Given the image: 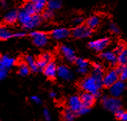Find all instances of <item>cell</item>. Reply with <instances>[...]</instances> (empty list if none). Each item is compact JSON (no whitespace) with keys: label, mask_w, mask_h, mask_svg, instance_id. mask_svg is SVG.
Here are the masks:
<instances>
[{"label":"cell","mask_w":127,"mask_h":121,"mask_svg":"<svg viewBox=\"0 0 127 121\" xmlns=\"http://www.w3.org/2000/svg\"><path fill=\"white\" fill-rule=\"evenodd\" d=\"M31 99L36 104H41V99L38 96H32L31 98Z\"/></svg>","instance_id":"ab89813d"},{"label":"cell","mask_w":127,"mask_h":121,"mask_svg":"<svg viewBox=\"0 0 127 121\" xmlns=\"http://www.w3.org/2000/svg\"><path fill=\"white\" fill-rule=\"evenodd\" d=\"M120 120H122V121H127V111H124L123 116H122V118H121Z\"/></svg>","instance_id":"b9f144b4"},{"label":"cell","mask_w":127,"mask_h":121,"mask_svg":"<svg viewBox=\"0 0 127 121\" xmlns=\"http://www.w3.org/2000/svg\"><path fill=\"white\" fill-rule=\"evenodd\" d=\"M75 63L78 67V68H87L89 66V63L87 60L83 58H76L75 60Z\"/></svg>","instance_id":"4dcf8cb0"},{"label":"cell","mask_w":127,"mask_h":121,"mask_svg":"<svg viewBox=\"0 0 127 121\" xmlns=\"http://www.w3.org/2000/svg\"><path fill=\"white\" fill-rule=\"evenodd\" d=\"M83 23H84V19H83V17H81V16H77V17H76L73 20V24L76 26L81 25Z\"/></svg>","instance_id":"836d02e7"},{"label":"cell","mask_w":127,"mask_h":121,"mask_svg":"<svg viewBox=\"0 0 127 121\" xmlns=\"http://www.w3.org/2000/svg\"><path fill=\"white\" fill-rule=\"evenodd\" d=\"M119 74V79L123 81L127 80V64L120 65L118 68H116Z\"/></svg>","instance_id":"4316f807"},{"label":"cell","mask_w":127,"mask_h":121,"mask_svg":"<svg viewBox=\"0 0 127 121\" xmlns=\"http://www.w3.org/2000/svg\"><path fill=\"white\" fill-rule=\"evenodd\" d=\"M72 36L74 38H86L90 37L92 34V29L87 25H79L76 26L71 32Z\"/></svg>","instance_id":"3957f363"},{"label":"cell","mask_w":127,"mask_h":121,"mask_svg":"<svg viewBox=\"0 0 127 121\" xmlns=\"http://www.w3.org/2000/svg\"><path fill=\"white\" fill-rule=\"evenodd\" d=\"M119 80V74L117 69H112L104 74L102 84L103 86L109 87Z\"/></svg>","instance_id":"277c9868"},{"label":"cell","mask_w":127,"mask_h":121,"mask_svg":"<svg viewBox=\"0 0 127 121\" xmlns=\"http://www.w3.org/2000/svg\"><path fill=\"white\" fill-rule=\"evenodd\" d=\"M76 113L73 111H72L70 109H66L63 113V120L64 121H73L75 120Z\"/></svg>","instance_id":"d4e9b609"},{"label":"cell","mask_w":127,"mask_h":121,"mask_svg":"<svg viewBox=\"0 0 127 121\" xmlns=\"http://www.w3.org/2000/svg\"><path fill=\"white\" fill-rule=\"evenodd\" d=\"M89 112H90V108L83 106V107L80 109V110L78 112V113H77V114H78V115H85V114H87V113H89Z\"/></svg>","instance_id":"e575fe53"},{"label":"cell","mask_w":127,"mask_h":121,"mask_svg":"<svg viewBox=\"0 0 127 121\" xmlns=\"http://www.w3.org/2000/svg\"><path fill=\"white\" fill-rule=\"evenodd\" d=\"M92 75L95 77V78L102 82L103 81V77H104V70H103V67L102 66L98 63H95L93 64V73Z\"/></svg>","instance_id":"ac0fdd59"},{"label":"cell","mask_w":127,"mask_h":121,"mask_svg":"<svg viewBox=\"0 0 127 121\" xmlns=\"http://www.w3.org/2000/svg\"><path fill=\"white\" fill-rule=\"evenodd\" d=\"M30 70H31L30 67H28V65H27L26 63H22L20 64L18 72L20 76L24 77V76L28 75L30 73Z\"/></svg>","instance_id":"f1b7e54d"},{"label":"cell","mask_w":127,"mask_h":121,"mask_svg":"<svg viewBox=\"0 0 127 121\" xmlns=\"http://www.w3.org/2000/svg\"><path fill=\"white\" fill-rule=\"evenodd\" d=\"M23 9H24L27 13H29L30 15H34L37 13V11L34 6V2H29L24 5V6L23 8Z\"/></svg>","instance_id":"f546056e"},{"label":"cell","mask_w":127,"mask_h":121,"mask_svg":"<svg viewBox=\"0 0 127 121\" xmlns=\"http://www.w3.org/2000/svg\"><path fill=\"white\" fill-rule=\"evenodd\" d=\"M18 13L16 10L13 9V10H10L9 12L5 15L4 16V20L8 24H14L15 22L18 20Z\"/></svg>","instance_id":"d6986e66"},{"label":"cell","mask_w":127,"mask_h":121,"mask_svg":"<svg viewBox=\"0 0 127 121\" xmlns=\"http://www.w3.org/2000/svg\"><path fill=\"white\" fill-rule=\"evenodd\" d=\"M101 102L104 109L114 113L122 107V102H121L119 98L113 96H104Z\"/></svg>","instance_id":"7a4b0ae2"},{"label":"cell","mask_w":127,"mask_h":121,"mask_svg":"<svg viewBox=\"0 0 127 121\" xmlns=\"http://www.w3.org/2000/svg\"><path fill=\"white\" fill-rule=\"evenodd\" d=\"M13 36L15 37H24L25 36V33L24 32H17L16 34H13Z\"/></svg>","instance_id":"7bdbcfd3"},{"label":"cell","mask_w":127,"mask_h":121,"mask_svg":"<svg viewBox=\"0 0 127 121\" xmlns=\"http://www.w3.org/2000/svg\"><path fill=\"white\" fill-rule=\"evenodd\" d=\"M7 70L5 69H0V80L4 79L7 75Z\"/></svg>","instance_id":"f35d334b"},{"label":"cell","mask_w":127,"mask_h":121,"mask_svg":"<svg viewBox=\"0 0 127 121\" xmlns=\"http://www.w3.org/2000/svg\"><path fill=\"white\" fill-rule=\"evenodd\" d=\"M41 22V16H39L38 14H34V15H32V18L31 20L30 21V23L27 24L25 27V29H33L34 27H37V26H39Z\"/></svg>","instance_id":"44dd1931"},{"label":"cell","mask_w":127,"mask_h":121,"mask_svg":"<svg viewBox=\"0 0 127 121\" xmlns=\"http://www.w3.org/2000/svg\"><path fill=\"white\" fill-rule=\"evenodd\" d=\"M15 64V59L7 55L0 58V69L9 70Z\"/></svg>","instance_id":"9a60e30c"},{"label":"cell","mask_w":127,"mask_h":121,"mask_svg":"<svg viewBox=\"0 0 127 121\" xmlns=\"http://www.w3.org/2000/svg\"><path fill=\"white\" fill-rule=\"evenodd\" d=\"M13 36V34L8 28L0 26V40H7Z\"/></svg>","instance_id":"cb8c5ba5"},{"label":"cell","mask_w":127,"mask_h":121,"mask_svg":"<svg viewBox=\"0 0 127 121\" xmlns=\"http://www.w3.org/2000/svg\"><path fill=\"white\" fill-rule=\"evenodd\" d=\"M124 111H125V110H123V109H119V110H117L116 112L115 113V117H116L117 119H119V120H121V118H122V116H123V114Z\"/></svg>","instance_id":"74e56055"},{"label":"cell","mask_w":127,"mask_h":121,"mask_svg":"<svg viewBox=\"0 0 127 121\" xmlns=\"http://www.w3.org/2000/svg\"><path fill=\"white\" fill-rule=\"evenodd\" d=\"M60 52L63 56L69 63H73L76 59L75 51L69 45H63L60 47Z\"/></svg>","instance_id":"ba28073f"},{"label":"cell","mask_w":127,"mask_h":121,"mask_svg":"<svg viewBox=\"0 0 127 121\" xmlns=\"http://www.w3.org/2000/svg\"><path fill=\"white\" fill-rule=\"evenodd\" d=\"M80 97L81 102H82L83 106H84L91 108L95 102L96 96L95 95L91 94L90 92L84 91V93H82Z\"/></svg>","instance_id":"4fadbf2b"},{"label":"cell","mask_w":127,"mask_h":121,"mask_svg":"<svg viewBox=\"0 0 127 121\" xmlns=\"http://www.w3.org/2000/svg\"><path fill=\"white\" fill-rule=\"evenodd\" d=\"M109 42L110 41L108 38H99V39L90 41L88 43V47L96 52H102L108 47Z\"/></svg>","instance_id":"8992f818"},{"label":"cell","mask_w":127,"mask_h":121,"mask_svg":"<svg viewBox=\"0 0 127 121\" xmlns=\"http://www.w3.org/2000/svg\"><path fill=\"white\" fill-rule=\"evenodd\" d=\"M53 16H54L53 11L48 9V10H45V12H44L42 15V18L45 20H50L53 17Z\"/></svg>","instance_id":"1f68e13d"},{"label":"cell","mask_w":127,"mask_h":121,"mask_svg":"<svg viewBox=\"0 0 127 121\" xmlns=\"http://www.w3.org/2000/svg\"><path fill=\"white\" fill-rule=\"evenodd\" d=\"M49 96H50L51 98H56V93L55 91H51L50 94H49Z\"/></svg>","instance_id":"f6af8a7d"},{"label":"cell","mask_w":127,"mask_h":121,"mask_svg":"<svg viewBox=\"0 0 127 121\" xmlns=\"http://www.w3.org/2000/svg\"><path fill=\"white\" fill-rule=\"evenodd\" d=\"M43 114H44V117H45V120L47 121H50L51 120V115H50V113L48 110L46 108L44 109V111H43Z\"/></svg>","instance_id":"8d00e7d4"},{"label":"cell","mask_w":127,"mask_h":121,"mask_svg":"<svg viewBox=\"0 0 127 121\" xmlns=\"http://www.w3.org/2000/svg\"><path fill=\"white\" fill-rule=\"evenodd\" d=\"M52 60V56L49 53H43L37 61L39 70H43L48 63Z\"/></svg>","instance_id":"2e32d148"},{"label":"cell","mask_w":127,"mask_h":121,"mask_svg":"<svg viewBox=\"0 0 127 121\" xmlns=\"http://www.w3.org/2000/svg\"><path fill=\"white\" fill-rule=\"evenodd\" d=\"M33 43L37 47H43L47 45L48 42V36L45 32L41 31H33L31 33Z\"/></svg>","instance_id":"5b68a950"},{"label":"cell","mask_w":127,"mask_h":121,"mask_svg":"<svg viewBox=\"0 0 127 121\" xmlns=\"http://www.w3.org/2000/svg\"><path fill=\"white\" fill-rule=\"evenodd\" d=\"M101 23V19L97 15H94L90 16L89 18L87 19L86 22V25L88 26L91 29H95L96 27H97Z\"/></svg>","instance_id":"ffe728a7"},{"label":"cell","mask_w":127,"mask_h":121,"mask_svg":"<svg viewBox=\"0 0 127 121\" xmlns=\"http://www.w3.org/2000/svg\"><path fill=\"white\" fill-rule=\"evenodd\" d=\"M57 76H59L60 78L64 81H71L73 80L74 77L73 71L65 65H61L58 67Z\"/></svg>","instance_id":"9c48e42d"},{"label":"cell","mask_w":127,"mask_h":121,"mask_svg":"<svg viewBox=\"0 0 127 121\" xmlns=\"http://www.w3.org/2000/svg\"><path fill=\"white\" fill-rule=\"evenodd\" d=\"M80 87L84 91L90 92L97 97L100 94V90L103 86L102 82L97 80L93 75L86 77L80 82Z\"/></svg>","instance_id":"6da1fadb"},{"label":"cell","mask_w":127,"mask_h":121,"mask_svg":"<svg viewBox=\"0 0 127 121\" xmlns=\"http://www.w3.org/2000/svg\"><path fill=\"white\" fill-rule=\"evenodd\" d=\"M71 34L70 31L65 27H59V28L54 29L51 32V36L56 40H63L67 38Z\"/></svg>","instance_id":"30bf717a"},{"label":"cell","mask_w":127,"mask_h":121,"mask_svg":"<svg viewBox=\"0 0 127 121\" xmlns=\"http://www.w3.org/2000/svg\"><path fill=\"white\" fill-rule=\"evenodd\" d=\"M31 18H32V15H30L29 13H27L23 9L18 13V20L20 23V24L23 25L24 28H25V27L30 23V21L31 20Z\"/></svg>","instance_id":"e0dca14e"},{"label":"cell","mask_w":127,"mask_h":121,"mask_svg":"<svg viewBox=\"0 0 127 121\" xmlns=\"http://www.w3.org/2000/svg\"><path fill=\"white\" fill-rule=\"evenodd\" d=\"M126 89V84L125 83V81L122 80H119L111 87H109V93L111 96L119 98L120 96H122Z\"/></svg>","instance_id":"52a82bcc"},{"label":"cell","mask_w":127,"mask_h":121,"mask_svg":"<svg viewBox=\"0 0 127 121\" xmlns=\"http://www.w3.org/2000/svg\"><path fill=\"white\" fill-rule=\"evenodd\" d=\"M25 62L28 65L31 70L34 71V72H37V71L39 70L37 67V63L32 56H27L25 57Z\"/></svg>","instance_id":"7402d4cb"},{"label":"cell","mask_w":127,"mask_h":121,"mask_svg":"<svg viewBox=\"0 0 127 121\" xmlns=\"http://www.w3.org/2000/svg\"><path fill=\"white\" fill-rule=\"evenodd\" d=\"M0 3H1L2 7H3V8H6L7 7V2H6V0H1Z\"/></svg>","instance_id":"ee69618b"},{"label":"cell","mask_w":127,"mask_h":121,"mask_svg":"<svg viewBox=\"0 0 127 121\" xmlns=\"http://www.w3.org/2000/svg\"><path fill=\"white\" fill-rule=\"evenodd\" d=\"M47 2H48L47 0H37V2H34L37 13L43 12L44 9L47 6Z\"/></svg>","instance_id":"83f0119b"},{"label":"cell","mask_w":127,"mask_h":121,"mask_svg":"<svg viewBox=\"0 0 127 121\" xmlns=\"http://www.w3.org/2000/svg\"><path fill=\"white\" fill-rule=\"evenodd\" d=\"M101 58L104 61H105L107 63H108L111 66H115L118 63L117 55L115 54V52H112V51L103 52L101 54Z\"/></svg>","instance_id":"5bb4252c"},{"label":"cell","mask_w":127,"mask_h":121,"mask_svg":"<svg viewBox=\"0 0 127 121\" xmlns=\"http://www.w3.org/2000/svg\"><path fill=\"white\" fill-rule=\"evenodd\" d=\"M125 48V46H124V45H123V44H119V45L115 47V50H114V52H115V54H119V52H122L123 49Z\"/></svg>","instance_id":"d590c367"},{"label":"cell","mask_w":127,"mask_h":121,"mask_svg":"<svg viewBox=\"0 0 127 121\" xmlns=\"http://www.w3.org/2000/svg\"><path fill=\"white\" fill-rule=\"evenodd\" d=\"M109 29L111 31H112L114 34H119V32H120V30L119 28V27L114 24V23H111L109 25Z\"/></svg>","instance_id":"d6a6232c"},{"label":"cell","mask_w":127,"mask_h":121,"mask_svg":"<svg viewBox=\"0 0 127 121\" xmlns=\"http://www.w3.org/2000/svg\"><path fill=\"white\" fill-rule=\"evenodd\" d=\"M68 107L72 111L75 112L76 114L83 107V103L81 102L80 97L77 95L71 96L68 100Z\"/></svg>","instance_id":"8fae6325"},{"label":"cell","mask_w":127,"mask_h":121,"mask_svg":"<svg viewBox=\"0 0 127 121\" xmlns=\"http://www.w3.org/2000/svg\"><path fill=\"white\" fill-rule=\"evenodd\" d=\"M44 74H45L48 78L53 80L56 78L58 74V67L56 63L50 62L47 64V66L43 70Z\"/></svg>","instance_id":"7c38bea8"},{"label":"cell","mask_w":127,"mask_h":121,"mask_svg":"<svg viewBox=\"0 0 127 121\" xmlns=\"http://www.w3.org/2000/svg\"><path fill=\"white\" fill-rule=\"evenodd\" d=\"M62 1L61 0H48L47 7L48 9L55 11L58 10L62 7Z\"/></svg>","instance_id":"603a6c76"},{"label":"cell","mask_w":127,"mask_h":121,"mask_svg":"<svg viewBox=\"0 0 127 121\" xmlns=\"http://www.w3.org/2000/svg\"><path fill=\"white\" fill-rule=\"evenodd\" d=\"M37 0H31V2H37Z\"/></svg>","instance_id":"bcb514c9"},{"label":"cell","mask_w":127,"mask_h":121,"mask_svg":"<svg viewBox=\"0 0 127 121\" xmlns=\"http://www.w3.org/2000/svg\"><path fill=\"white\" fill-rule=\"evenodd\" d=\"M87 68H78L77 69V73L80 74H82V75H84L87 73Z\"/></svg>","instance_id":"60d3db41"},{"label":"cell","mask_w":127,"mask_h":121,"mask_svg":"<svg viewBox=\"0 0 127 121\" xmlns=\"http://www.w3.org/2000/svg\"><path fill=\"white\" fill-rule=\"evenodd\" d=\"M117 59H118V63L119 65L127 64V48H125L121 52L117 54Z\"/></svg>","instance_id":"484cf974"}]
</instances>
